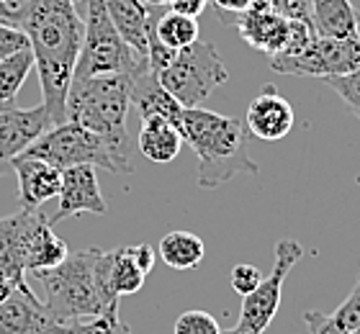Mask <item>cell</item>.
<instances>
[{
    "mask_svg": "<svg viewBox=\"0 0 360 334\" xmlns=\"http://www.w3.org/2000/svg\"><path fill=\"white\" fill-rule=\"evenodd\" d=\"M21 29L29 37L52 127L65 124V101L83 44V15L75 0H29Z\"/></svg>",
    "mask_w": 360,
    "mask_h": 334,
    "instance_id": "1",
    "label": "cell"
},
{
    "mask_svg": "<svg viewBox=\"0 0 360 334\" xmlns=\"http://www.w3.org/2000/svg\"><path fill=\"white\" fill-rule=\"evenodd\" d=\"M108 270H111V252L93 247L68 255V260L52 270L37 273L44 285V306L54 324L116 311L119 296L111 290Z\"/></svg>",
    "mask_w": 360,
    "mask_h": 334,
    "instance_id": "2",
    "label": "cell"
},
{
    "mask_svg": "<svg viewBox=\"0 0 360 334\" xmlns=\"http://www.w3.org/2000/svg\"><path fill=\"white\" fill-rule=\"evenodd\" d=\"M178 131L198 157V188L203 191L224 186L240 172H260L255 160H250L248 131L237 119L195 105L183 108Z\"/></svg>",
    "mask_w": 360,
    "mask_h": 334,
    "instance_id": "3",
    "label": "cell"
},
{
    "mask_svg": "<svg viewBox=\"0 0 360 334\" xmlns=\"http://www.w3.org/2000/svg\"><path fill=\"white\" fill-rule=\"evenodd\" d=\"M129 108H131V75L72 77L70 82L65 101L68 121L103 136L124 155H129Z\"/></svg>",
    "mask_w": 360,
    "mask_h": 334,
    "instance_id": "4",
    "label": "cell"
},
{
    "mask_svg": "<svg viewBox=\"0 0 360 334\" xmlns=\"http://www.w3.org/2000/svg\"><path fill=\"white\" fill-rule=\"evenodd\" d=\"M23 155L46 160L60 170L75 167V165H93V167H103L108 172H119V175H129L134 170L131 157L119 152L103 136H98L72 121L49 127Z\"/></svg>",
    "mask_w": 360,
    "mask_h": 334,
    "instance_id": "5",
    "label": "cell"
},
{
    "mask_svg": "<svg viewBox=\"0 0 360 334\" xmlns=\"http://www.w3.org/2000/svg\"><path fill=\"white\" fill-rule=\"evenodd\" d=\"M85 31L77 54L72 77H98V75H134L147 65V57L136 54L119 37L111 15L105 11V0H85Z\"/></svg>",
    "mask_w": 360,
    "mask_h": 334,
    "instance_id": "6",
    "label": "cell"
},
{
    "mask_svg": "<svg viewBox=\"0 0 360 334\" xmlns=\"http://www.w3.org/2000/svg\"><path fill=\"white\" fill-rule=\"evenodd\" d=\"M158 80L183 108H195L229 80V70L219 57L217 46L195 39L193 44L173 54L170 65L158 72Z\"/></svg>",
    "mask_w": 360,
    "mask_h": 334,
    "instance_id": "7",
    "label": "cell"
},
{
    "mask_svg": "<svg viewBox=\"0 0 360 334\" xmlns=\"http://www.w3.org/2000/svg\"><path fill=\"white\" fill-rule=\"evenodd\" d=\"M232 23L250 46L268 54L270 60L281 57V54L299 52L311 41V37H316L314 23L283 18L276 11H270L265 0H255L240 15H234Z\"/></svg>",
    "mask_w": 360,
    "mask_h": 334,
    "instance_id": "8",
    "label": "cell"
},
{
    "mask_svg": "<svg viewBox=\"0 0 360 334\" xmlns=\"http://www.w3.org/2000/svg\"><path fill=\"white\" fill-rule=\"evenodd\" d=\"M304 247L293 239H281L276 245V262L268 278L260 281L252 293L242 296V311L240 319L234 324L232 334H263L270 327V321L276 319L278 309H281V293H283V283L293 265L301 260Z\"/></svg>",
    "mask_w": 360,
    "mask_h": 334,
    "instance_id": "9",
    "label": "cell"
},
{
    "mask_svg": "<svg viewBox=\"0 0 360 334\" xmlns=\"http://www.w3.org/2000/svg\"><path fill=\"white\" fill-rule=\"evenodd\" d=\"M270 67L281 75H304V77H335L360 70V37L332 39L311 37L304 49L293 54L273 57Z\"/></svg>",
    "mask_w": 360,
    "mask_h": 334,
    "instance_id": "10",
    "label": "cell"
},
{
    "mask_svg": "<svg viewBox=\"0 0 360 334\" xmlns=\"http://www.w3.org/2000/svg\"><path fill=\"white\" fill-rule=\"evenodd\" d=\"M44 214L39 208H21L18 214L0 219V281L11 288H26V252Z\"/></svg>",
    "mask_w": 360,
    "mask_h": 334,
    "instance_id": "11",
    "label": "cell"
},
{
    "mask_svg": "<svg viewBox=\"0 0 360 334\" xmlns=\"http://www.w3.org/2000/svg\"><path fill=\"white\" fill-rule=\"evenodd\" d=\"M52 127L44 105L6 108L0 111V175L11 170V162L23 155L34 141Z\"/></svg>",
    "mask_w": 360,
    "mask_h": 334,
    "instance_id": "12",
    "label": "cell"
},
{
    "mask_svg": "<svg viewBox=\"0 0 360 334\" xmlns=\"http://www.w3.org/2000/svg\"><path fill=\"white\" fill-rule=\"evenodd\" d=\"M57 214L49 219L52 226L68 216L77 214H98L103 216L108 211L101 193V186H98L96 178V167L93 165H75V167H65L62 170V183H60V193H57Z\"/></svg>",
    "mask_w": 360,
    "mask_h": 334,
    "instance_id": "13",
    "label": "cell"
},
{
    "mask_svg": "<svg viewBox=\"0 0 360 334\" xmlns=\"http://www.w3.org/2000/svg\"><path fill=\"white\" fill-rule=\"evenodd\" d=\"M293 124H296V113L291 103L278 93L276 85H265L248 105V129L250 134H255V139H283L291 134Z\"/></svg>",
    "mask_w": 360,
    "mask_h": 334,
    "instance_id": "14",
    "label": "cell"
},
{
    "mask_svg": "<svg viewBox=\"0 0 360 334\" xmlns=\"http://www.w3.org/2000/svg\"><path fill=\"white\" fill-rule=\"evenodd\" d=\"M52 327L54 319L29 285L0 298V334H49Z\"/></svg>",
    "mask_w": 360,
    "mask_h": 334,
    "instance_id": "15",
    "label": "cell"
},
{
    "mask_svg": "<svg viewBox=\"0 0 360 334\" xmlns=\"http://www.w3.org/2000/svg\"><path fill=\"white\" fill-rule=\"evenodd\" d=\"M11 170L18 178V200L21 208H41L46 200L57 198L62 183V170L46 160L31 155H18L11 162Z\"/></svg>",
    "mask_w": 360,
    "mask_h": 334,
    "instance_id": "16",
    "label": "cell"
},
{
    "mask_svg": "<svg viewBox=\"0 0 360 334\" xmlns=\"http://www.w3.org/2000/svg\"><path fill=\"white\" fill-rule=\"evenodd\" d=\"M131 105L136 108L139 119H165L175 129L183 113V105L160 85L158 75L152 72L150 65H144L131 75Z\"/></svg>",
    "mask_w": 360,
    "mask_h": 334,
    "instance_id": "17",
    "label": "cell"
},
{
    "mask_svg": "<svg viewBox=\"0 0 360 334\" xmlns=\"http://www.w3.org/2000/svg\"><path fill=\"white\" fill-rule=\"evenodd\" d=\"M105 11L111 15L119 37L136 54L147 57V49H150L152 6H147L142 0H105Z\"/></svg>",
    "mask_w": 360,
    "mask_h": 334,
    "instance_id": "18",
    "label": "cell"
},
{
    "mask_svg": "<svg viewBox=\"0 0 360 334\" xmlns=\"http://www.w3.org/2000/svg\"><path fill=\"white\" fill-rule=\"evenodd\" d=\"M311 21L319 37L355 39L358 34V11L350 0H309Z\"/></svg>",
    "mask_w": 360,
    "mask_h": 334,
    "instance_id": "19",
    "label": "cell"
},
{
    "mask_svg": "<svg viewBox=\"0 0 360 334\" xmlns=\"http://www.w3.org/2000/svg\"><path fill=\"white\" fill-rule=\"evenodd\" d=\"M136 147L150 162L165 165L173 162L178 157L180 147H183V136L178 129L165 119H142V129H139V139Z\"/></svg>",
    "mask_w": 360,
    "mask_h": 334,
    "instance_id": "20",
    "label": "cell"
},
{
    "mask_svg": "<svg viewBox=\"0 0 360 334\" xmlns=\"http://www.w3.org/2000/svg\"><path fill=\"white\" fill-rule=\"evenodd\" d=\"M68 242L54 234V226L49 216H44L39 226L31 234L29 252H26V273H41V270H52L68 260Z\"/></svg>",
    "mask_w": 360,
    "mask_h": 334,
    "instance_id": "21",
    "label": "cell"
},
{
    "mask_svg": "<svg viewBox=\"0 0 360 334\" xmlns=\"http://www.w3.org/2000/svg\"><path fill=\"white\" fill-rule=\"evenodd\" d=\"M304 319L309 324V334H353L360 329V273L353 293L342 301L332 314L307 311Z\"/></svg>",
    "mask_w": 360,
    "mask_h": 334,
    "instance_id": "22",
    "label": "cell"
},
{
    "mask_svg": "<svg viewBox=\"0 0 360 334\" xmlns=\"http://www.w3.org/2000/svg\"><path fill=\"white\" fill-rule=\"evenodd\" d=\"M206 245L193 231H170L160 239V257L173 270H193L203 262Z\"/></svg>",
    "mask_w": 360,
    "mask_h": 334,
    "instance_id": "23",
    "label": "cell"
},
{
    "mask_svg": "<svg viewBox=\"0 0 360 334\" xmlns=\"http://www.w3.org/2000/svg\"><path fill=\"white\" fill-rule=\"evenodd\" d=\"M201 29H198V18H191V15L175 13L167 6H162L158 11V18H155V37L162 41L170 49H183V46L193 44L198 39Z\"/></svg>",
    "mask_w": 360,
    "mask_h": 334,
    "instance_id": "24",
    "label": "cell"
},
{
    "mask_svg": "<svg viewBox=\"0 0 360 334\" xmlns=\"http://www.w3.org/2000/svg\"><path fill=\"white\" fill-rule=\"evenodd\" d=\"M108 281H111V290L116 296H131L136 290H142L147 273L136 265V260L131 257L129 247H119L111 250V270H108Z\"/></svg>",
    "mask_w": 360,
    "mask_h": 334,
    "instance_id": "25",
    "label": "cell"
},
{
    "mask_svg": "<svg viewBox=\"0 0 360 334\" xmlns=\"http://www.w3.org/2000/svg\"><path fill=\"white\" fill-rule=\"evenodd\" d=\"M34 70V54L29 49L11 54L6 60H0V103L13 105L18 90L23 88V82Z\"/></svg>",
    "mask_w": 360,
    "mask_h": 334,
    "instance_id": "26",
    "label": "cell"
},
{
    "mask_svg": "<svg viewBox=\"0 0 360 334\" xmlns=\"http://www.w3.org/2000/svg\"><path fill=\"white\" fill-rule=\"evenodd\" d=\"M49 334H131V329L121 321L119 309H116V311L101 314V316H90V319L54 324Z\"/></svg>",
    "mask_w": 360,
    "mask_h": 334,
    "instance_id": "27",
    "label": "cell"
},
{
    "mask_svg": "<svg viewBox=\"0 0 360 334\" xmlns=\"http://www.w3.org/2000/svg\"><path fill=\"white\" fill-rule=\"evenodd\" d=\"M324 82L345 101L347 108L360 119V70L347 75H335V77H324Z\"/></svg>",
    "mask_w": 360,
    "mask_h": 334,
    "instance_id": "28",
    "label": "cell"
},
{
    "mask_svg": "<svg viewBox=\"0 0 360 334\" xmlns=\"http://www.w3.org/2000/svg\"><path fill=\"white\" fill-rule=\"evenodd\" d=\"M173 334H221V327L209 311H186L175 319Z\"/></svg>",
    "mask_w": 360,
    "mask_h": 334,
    "instance_id": "29",
    "label": "cell"
},
{
    "mask_svg": "<svg viewBox=\"0 0 360 334\" xmlns=\"http://www.w3.org/2000/svg\"><path fill=\"white\" fill-rule=\"evenodd\" d=\"M21 49H29V37L26 31L13 26V23L0 21V60H6L11 54L21 52Z\"/></svg>",
    "mask_w": 360,
    "mask_h": 334,
    "instance_id": "30",
    "label": "cell"
},
{
    "mask_svg": "<svg viewBox=\"0 0 360 334\" xmlns=\"http://www.w3.org/2000/svg\"><path fill=\"white\" fill-rule=\"evenodd\" d=\"M229 281H232V288L237 290L240 296H248V293H252V290L260 285L263 273H260L255 265H250V262H240V265L232 267Z\"/></svg>",
    "mask_w": 360,
    "mask_h": 334,
    "instance_id": "31",
    "label": "cell"
},
{
    "mask_svg": "<svg viewBox=\"0 0 360 334\" xmlns=\"http://www.w3.org/2000/svg\"><path fill=\"white\" fill-rule=\"evenodd\" d=\"M270 11H276L278 15L283 18H291V21H311V8H309V0H265Z\"/></svg>",
    "mask_w": 360,
    "mask_h": 334,
    "instance_id": "32",
    "label": "cell"
},
{
    "mask_svg": "<svg viewBox=\"0 0 360 334\" xmlns=\"http://www.w3.org/2000/svg\"><path fill=\"white\" fill-rule=\"evenodd\" d=\"M26 8H29V0H0V21L13 23V26L21 29Z\"/></svg>",
    "mask_w": 360,
    "mask_h": 334,
    "instance_id": "33",
    "label": "cell"
},
{
    "mask_svg": "<svg viewBox=\"0 0 360 334\" xmlns=\"http://www.w3.org/2000/svg\"><path fill=\"white\" fill-rule=\"evenodd\" d=\"M209 3H214L217 6V11L221 13V18H224L226 23L234 21V15H240L245 8H250L255 0H209Z\"/></svg>",
    "mask_w": 360,
    "mask_h": 334,
    "instance_id": "34",
    "label": "cell"
},
{
    "mask_svg": "<svg viewBox=\"0 0 360 334\" xmlns=\"http://www.w3.org/2000/svg\"><path fill=\"white\" fill-rule=\"evenodd\" d=\"M206 6H209V0H170V3H167L170 11L191 15V18H198V15L206 11Z\"/></svg>",
    "mask_w": 360,
    "mask_h": 334,
    "instance_id": "35",
    "label": "cell"
},
{
    "mask_svg": "<svg viewBox=\"0 0 360 334\" xmlns=\"http://www.w3.org/2000/svg\"><path fill=\"white\" fill-rule=\"evenodd\" d=\"M129 252H131V257L136 260V265L142 267L144 273L150 275L152 267H155V252H152L150 245H144V242H139V245H131L129 247Z\"/></svg>",
    "mask_w": 360,
    "mask_h": 334,
    "instance_id": "36",
    "label": "cell"
},
{
    "mask_svg": "<svg viewBox=\"0 0 360 334\" xmlns=\"http://www.w3.org/2000/svg\"><path fill=\"white\" fill-rule=\"evenodd\" d=\"M142 3H147V6H167V3H170V0H142Z\"/></svg>",
    "mask_w": 360,
    "mask_h": 334,
    "instance_id": "37",
    "label": "cell"
},
{
    "mask_svg": "<svg viewBox=\"0 0 360 334\" xmlns=\"http://www.w3.org/2000/svg\"><path fill=\"white\" fill-rule=\"evenodd\" d=\"M6 108H11V105H6V103H0V111H6Z\"/></svg>",
    "mask_w": 360,
    "mask_h": 334,
    "instance_id": "38",
    "label": "cell"
},
{
    "mask_svg": "<svg viewBox=\"0 0 360 334\" xmlns=\"http://www.w3.org/2000/svg\"><path fill=\"white\" fill-rule=\"evenodd\" d=\"M221 334H232V332H221Z\"/></svg>",
    "mask_w": 360,
    "mask_h": 334,
    "instance_id": "39",
    "label": "cell"
},
{
    "mask_svg": "<svg viewBox=\"0 0 360 334\" xmlns=\"http://www.w3.org/2000/svg\"><path fill=\"white\" fill-rule=\"evenodd\" d=\"M353 334H360V329H358V332H353Z\"/></svg>",
    "mask_w": 360,
    "mask_h": 334,
    "instance_id": "40",
    "label": "cell"
}]
</instances>
